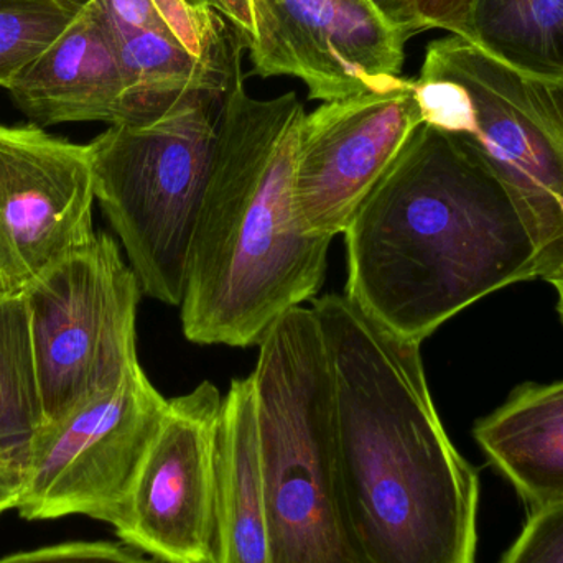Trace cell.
<instances>
[{
    "instance_id": "5",
    "label": "cell",
    "mask_w": 563,
    "mask_h": 563,
    "mask_svg": "<svg viewBox=\"0 0 563 563\" xmlns=\"http://www.w3.org/2000/svg\"><path fill=\"white\" fill-rule=\"evenodd\" d=\"M413 88L423 124L465 139L518 198L542 280L563 276V79L519 71L450 35L429 43Z\"/></svg>"
},
{
    "instance_id": "11",
    "label": "cell",
    "mask_w": 563,
    "mask_h": 563,
    "mask_svg": "<svg viewBox=\"0 0 563 563\" xmlns=\"http://www.w3.org/2000/svg\"><path fill=\"white\" fill-rule=\"evenodd\" d=\"M253 71L300 79L334 101L399 81L409 36L369 0H253Z\"/></svg>"
},
{
    "instance_id": "10",
    "label": "cell",
    "mask_w": 563,
    "mask_h": 563,
    "mask_svg": "<svg viewBox=\"0 0 563 563\" xmlns=\"http://www.w3.org/2000/svg\"><path fill=\"white\" fill-rule=\"evenodd\" d=\"M89 145L0 124V297L23 294L96 236Z\"/></svg>"
},
{
    "instance_id": "21",
    "label": "cell",
    "mask_w": 563,
    "mask_h": 563,
    "mask_svg": "<svg viewBox=\"0 0 563 563\" xmlns=\"http://www.w3.org/2000/svg\"><path fill=\"white\" fill-rule=\"evenodd\" d=\"M475 0H407L412 35L427 30H445L465 38Z\"/></svg>"
},
{
    "instance_id": "22",
    "label": "cell",
    "mask_w": 563,
    "mask_h": 563,
    "mask_svg": "<svg viewBox=\"0 0 563 563\" xmlns=\"http://www.w3.org/2000/svg\"><path fill=\"white\" fill-rule=\"evenodd\" d=\"M98 3L112 22L129 29L161 33L175 42L154 0H98Z\"/></svg>"
},
{
    "instance_id": "19",
    "label": "cell",
    "mask_w": 563,
    "mask_h": 563,
    "mask_svg": "<svg viewBox=\"0 0 563 563\" xmlns=\"http://www.w3.org/2000/svg\"><path fill=\"white\" fill-rule=\"evenodd\" d=\"M498 563H563V503L531 511Z\"/></svg>"
},
{
    "instance_id": "12",
    "label": "cell",
    "mask_w": 563,
    "mask_h": 563,
    "mask_svg": "<svg viewBox=\"0 0 563 563\" xmlns=\"http://www.w3.org/2000/svg\"><path fill=\"white\" fill-rule=\"evenodd\" d=\"M221 407L210 380L170 399L115 532L122 544L162 563H211Z\"/></svg>"
},
{
    "instance_id": "9",
    "label": "cell",
    "mask_w": 563,
    "mask_h": 563,
    "mask_svg": "<svg viewBox=\"0 0 563 563\" xmlns=\"http://www.w3.org/2000/svg\"><path fill=\"white\" fill-rule=\"evenodd\" d=\"M423 124L413 79L323 102L303 115L295 151V218L318 240L344 234Z\"/></svg>"
},
{
    "instance_id": "13",
    "label": "cell",
    "mask_w": 563,
    "mask_h": 563,
    "mask_svg": "<svg viewBox=\"0 0 563 563\" xmlns=\"http://www.w3.org/2000/svg\"><path fill=\"white\" fill-rule=\"evenodd\" d=\"M7 91L38 128L125 122V79L98 0H86L58 38L15 76Z\"/></svg>"
},
{
    "instance_id": "3",
    "label": "cell",
    "mask_w": 563,
    "mask_h": 563,
    "mask_svg": "<svg viewBox=\"0 0 563 563\" xmlns=\"http://www.w3.org/2000/svg\"><path fill=\"white\" fill-rule=\"evenodd\" d=\"M305 114L295 92L247 95L241 69L228 86L180 305L191 343L257 346L323 285L331 241L301 233L291 198Z\"/></svg>"
},
{
    "instance_id": "4",
    "label": "cell",
    "mask_w": 563,
    "mask_h": 563,
    "mask_svg": "<svg viewBox=\"0 0 563 563\" xmlns=\"http://www.w3.org/2000/svg\"><path fill=\"white\" fill-rule=\"evenodd\" d=\"M253 380L271 563H363L338 478L333 379L311 308L279 318Z\"/></svg>"
},
{
    "instance_id": "27",
    "label": "cell",
    "mask_w": 563,
    "mask_h": 563,
    "mask_svg": "<svg viewBox=\"0 0 563 563\" xmlns=\"http://www.w3.org/2000/svg\"><path fill=\"white\" fill-rule=\"evenodd\" d=\"M81 2H86V0H81Z\"/></svg>"
},
{
    "instance_id": "1",
    "label": "cell",
    "mask_w": 563,
    "mask_h": 563,
    "mask_svg": "<svg viewBox=\"0 0 563 563\" xmlns=\"http://www.w3.org/2000/svg\"><path fill=\"white\" fill-rule=\"evenodd\" d=\"M333 379L338 478L363 563H476L479 476L430 396L420 344L346 295L311 300Z\"/></svg>"
},
{
    "instance_id": "8",
    "label": "cell",
    "mask_w": 563,
    "mask_h": 563,
    "mask_svg": "<svg viewBox=\"0 0 563 563\" xmlns=\"http://www.w3.org/2000/svg\"><path fill=\"white\" fill-rule=\"evenodd\" d=\"M168 402L135 364L118 386L46 422L16 511L29 521L88 516L121 531Z\"/></svg>"
},
{
    "instance_id": "16",
    "label": "cell",
    "mask_w": 563,
    "mask_h": 563,
    "mask_svg": "<svg viewBox=\"0 0 563 563\" xmlns=\"http://www.w3.org/2000/svg\"><path fill=\"white\" fill-rule=\"evenodd\" d=\"M465 40L519 71L563 79V0H475Z\"/></svg>"
},
{
    "instance_id": "18",
    "label": "cell",
    "mask_w": 563,
    "mask_h": 563,
    "mask_svg": "<svg viewBox=\"0 0 563 563\" xmlns=\"http://www.w3.org/2000/svg\"><path fill=\"white\" fill-rule=\"evenodd\" d=\"M81 0H0V86L42 55L75 19Z\"/></svg>"
},
{
    "instance_id": "24",
    "label": "cell",
    "mask_w": 563,
    "mask_h": 563,
    "mask_svg": "<svg viewBox=\"0 0 563 563\" xmlns=\"http://www.w3.org/2000/svg\"><path fill=\"white\" fill-rule=\"evenodd\" d=\"M369 3L386 22L402 30L409 38L413 36L410 32L409 15H407V0H369Z\"/></svg>"
},
{
    "instance_id": "2",
    "label": "cell",
    "mask_w": 563,
    "mask_h": 563,
    "mask_svg": "<svg viewBox=\"0 0 563 563\" xmlns=\"http://www.w3.org/2000/svg\"><path fill=\"white\" fill-rule=\"evenodd\" d=\"M344 241V295L417 344L482 298L542 279L518 198L465 139L430 124L413 132Z\"/></svg>"
},
{
    "instance_id": "14",
    "label": "cell",
    "mask_w": 563,
    "mask_h": 563,
    "mask_svg": "<svg viewBox=\"0 0 563 563\" xmlns=\"http://www.w3.org/2000/svg\"><path fill=\"white\" fill-rule=\"evenodd\" d=\"M211 563H271L266 488L250 376L231 383L221 407Z\"/></svg>"
},
{
    "instance_id": "20",
    "label": "cell",
    "mask_w": 563,
    "mask_h": 563,
    "mask_svg": "<svg viewBox=\"0 0 563 563\" xmlns=\"http://www.w3.org/2000/svg\"><path fill=\"white\" fill-rule=\"evenodd\" d=\"M0 563H154L142 552L112 542H69L38 551L20 552Z\"/></svg>"
},
{
    "instance_id": "17",
    "label": "cell",
    "mask_w": 563,
    "mask_h": 563,
    "mask_svg": "<svg viewBox=\"0 0 563 563\" xmlns=\"http://www.w3.org/2000/svg\"><path fill=\"white\" fill-rule=\"evenodd\" d=\"M46 423L25 295L0 297V466L25 473Z\"/></svg>"
},
{
    "instance_id": "23",
    "label": "cell",
    "mask_w": 563,
    "mask_h": 563,
    "mask_svg": "<svg viewBox=\"0 0 563 563\" xmlns=\"http://www.w3.org/2000/svg\"><path fill=\"white\" fill-rule=\"evenodd\" d=\"M243 36L247 46L254 32L253 0H208Z\"/></svg>"
},
{
    "instance_id": "25",
    "label": "cell",
    "mask_w": 563,
    "mask_h": 563,
    "mask_svg": "<svg viewBox=\"0 0 563 563\" xmlns=\"http://www.w3.org/2000/svg\"><path fill=\"white\" fill-rule=\"evenodd\" d=\"M22 486V473L0 466V512L16 508Z\"/></svg>"
},
{
    "instance_id": "6",
    "label": "cell",
    "mask_w": 563,
    "mask_h": 563,
    "mask_svg": "<svg viewBox=\"0 0 563 563\" xmlns=\"http://www.w3.org/2000/svg\"><path fill=\"white\" fill-rule=\"evenodd\" d=\"M224 95L191 96L148 121L109 125L88 144L96 200L142 294L172 307L184 300Z\"/></svg>"
},
{
    "instance_id": "15",
    "label": "cell",
    "mask_w": 563,
    "mask_h": 563,
    "mask_svg": "<svg viewBox=\"0 0 563 563\" xmlns=\"http://www.w3.org/2000/svg\"><path fill=\"white\" fill-rule=\"evenodd\" d=\"M473 437L531 511L563 503V380L518 387Z\"/></svg>"
},
{
    "instance_id": "26",
    "label": "cell",
    "mask_w": 563,
    "mask_h": 563,
    "mask_svg": "<svg viewBox=\"0 0 563 563\" xmlns=\"http://www.w3.org/2000/svg\"><path fill=\"white\" fill-rule=\"evenodd\" d=\"M552 285H554L555 290H558L559 295V313H561V318L563 321V276L559 277V279H555L554 282H551Z\"/></svg>"
},
{
    "instance_id": "7",
    "label": "cell",
    "mask_w": 563,
    "mask_h": 563,
    "mask_svg": "<svg viewBox=\"0 0 563 563\" xmlns=\"http://www.w3.org/2000/svg\"><path fill=\"white\" fill-rule=\"evenodd\" d=\"M141 294L137 276L106 233L23 291L46 422L118 386L139 364Z\"/></svg>"
}]
</instances>
